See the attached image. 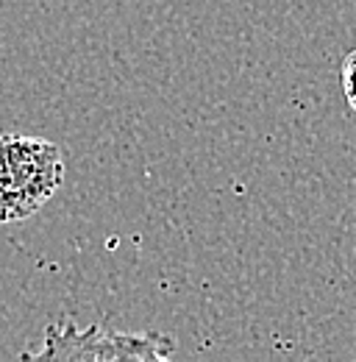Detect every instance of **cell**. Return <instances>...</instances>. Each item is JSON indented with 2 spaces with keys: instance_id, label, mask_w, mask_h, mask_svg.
<instances>
[{
  "instance_id": "6da1fadb",
  "label": "cell",
  "mask_w": 356,
  "mask_h": 362,
  "mask_svg": "<svg viewBox=\"0 0 356 362\" xmlns=\"http://www.w3.org/2000/svg\"><path fill=\"white\" fill-rule=\"evenodd\" d=\"M64 179L59 145L42 136L0 134V226L37 215Z\"/></svg>"
},
{
  "instance_id": "7a4b0ae2",
  "label": "cell",
  "mask_w": 356,
  "mask_h": 362,
  "mask_svg": "<svg viewBox=\"0 0 356 362\" xmlns=\"http://www.w3.org/2000/svg\"><path fill=\"white\" fill-rule=\"evenodd\" d=\"M176 343L167 334H129V332H112L97 323L87 329H78L70 320L50 323L44 329V343L40 351H25V360H95V362H159L173 357Z\"/></svg>"
},
{
  "instance_id": "3957f363",
  "label": "cell",
  "mask_w": 356,
  "mask_h": 362,
  "mask_svg": "<svg viewBox=\"0 0 356 362\" xmlns=\"http://www.w3.org/2000/svg\"><path fill=\"white\" fill-rule=\"evenodd\" d=\"M340 81H343V95L348 109L356 112V50H351L343 59V70H340Z\"/></svg>"
}]
</instances>
